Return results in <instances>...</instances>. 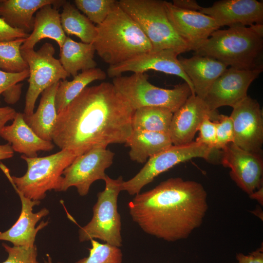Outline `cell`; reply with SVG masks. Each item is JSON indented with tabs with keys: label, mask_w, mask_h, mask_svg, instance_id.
Listing matches in <instances>:
<instances>
[{
	"label": "cell",
	"mask_w": 263,
	"mask_h": 263,
	"mask_svg": "<svg viewBox=\"0 0 263 263\" xmlns=\"http://www.w3.org/2000/svg\"><path fill=\"white\" fill-rule=\"evenodd\" d=\"M134 110L113 83L86 87L57 114L52 141L81 155L98 147L125 143Z\"/></svg>",
	"instance_id": "6da1fadb"
},
{
	"label": "cell",
	"mask_w": 263,
	"mask_h": 263,
	"mask_svg": "<svg viewBox=\"0 0 263 263\" xmlns=\"http://www.w3.org/2000/svg\"><path fill=\"white\" fill-rule=\"evenodd\" d=\"M208 207L203 185L180 177L137 194L128 204L134 222L147 234L167 242L188 238L203 223Z\"/></svg>",
	"instance_id": "7a4b0ae2"
},
{
	"label": "cell",
	"mask_w": 263,
	"mask_h": 263,
	"mask_svg": "<svg viewBox=\"0 0 263 263\" xmlns=\"http://www.w3.org/2000/svg\"><path fill=\"white\" fill-rule=\"evenodd\" d=\"M263 25L218 29L196 45L195 55L212 57L227 67L252 70L263 68Z\"/></svg>",
	"instance_id": "3957f363"
},
{
	"label": "cell",
	"mask_w": 263,
	"mask_h": 263,
	"mask_svg": "<svg viewBox=\"0 0 263 263\" xmlns=\"http://www.w3.org/2000/svg\"><path fill=\"white\" fill-rule=\"evenodd\" d=\"M93 43L95 51L109 66L152 51L151 45L138 24L117 3L101 24Z\"/></svg>",
	"instance_id": "277c9868"
},
{
	"label": "cell",
	"mask_w": 263,
	"mask_h": 263,
	"mask_svg": "<svg viewBox=\"0 0 263 263\" xmlns=\"http://www.w3.org/2000/svg\"><path fill=\"white\" fill-rule=\"evenodd\" d=\"M118 4L138 24L150 41L152 51L171 50L179 55L192 51L169 21L165 1L120 0Z\"/></svg>",
	"instance_id": "5b68a950"
},
{
	"label": "cell",
	"mask_w": 263,
	"mask_h": 263,
	"mask_svg": "<svg viewBox=\"0 0 263 263\" xmlns=\"http://www.w3.org/2000/svg\"><path fill=\"white\" fill-rule=\"evenodd\" d=\"M78 155L75 151L66 150L41 157L30 158L21 155V158L27 163V169L21 177L11 176L9 169L2 163H0V168L26 197L40 201L45 197L47 191H58L63 171Z\"/></svg>",
	"instance_id": "8992f818"
},
{
	"label": "cell",
	"mask_w": 263,
	"mask_h": 263,
	"mask_svg": "<svg viewBox=\"0 0 263 263\" xmlns=\"http://www.w3.org/2000/svg\"><path fill=\"white\" fill-rule=\"evenodd\" d=\"M112 83L134 111L141 107L153 106L166 108L174 113L192 94L186 82L176 85L171 89L161 88L150 83L146 73L121 75L113 78Z\"/></svg>",
	"instance_id": "52a82bcc"
},
{
	"label": "cell",
	"mask_w": 263,
	"mask_h": 263,
	"mask_svg": "<svg viewBox=\"0 0 263 263\" xmlns=\"http://www.w3.org/2000/svg\"><path fill=\"white\" fill-rule=\"evenodd\" d=\"M104 189L97 194L93 208V216L89 223L79 230L80 242L97 239L120 247L122 239L121 217L117 210L118 196L122 191L121 176L113 179L106 175Z\"/></svg>",
	"instance_id": "ba28073f"
},
{
	"label": "cell",
	"mask_w": 263,
	"mask_h": 263,
	"mask_svg": "<svg viewBox=\"0 0 263 263\" xmlns=\"http://www.w3.org/2000/svg\"><path fill=\"white\" fill-rule=\"evenodd\" d=\"M215 151L196 141L181 145H172L150 157L134 177L128 181H123L122 190L127 191L131 195H136L155 178L176 165L197 157L208 160Z\"/></svg>",
	"instance_id": "9c48e42d"
},
{
	"label": "cell",
	"mask_w": 263,
	"mask_h": 263,
	"mask_svg": "<svg viewBox=\"0 0 263 263\" xmlns=\"http://www.w3.org/2000/svg\"><path fill=\"white\" fill-rule=\"evenodd\" d=\"M55 50L50 43H44L36 51L34 49L21 50V54L28 66L29 87L25 96L24 113H34L39 95L48 87L69 76L59 60L54 56Z\"/></svg>",
	"instance_id": "30bf717a"
},
{
	"label": "cell",
	"mask_w": 263,
	"mask_h": 263,
	"mask_svg": "<svg viewBox=\"0 0 263 263\" xmlns=\"http://www.w3.org/2000/svg\"><path fill=\"white\" fill-rule=\"evenodd\" d=\"M114 156L104 147L94 148L78 155L63 171L58 191L75 187L80 196L86 195L94 182L105 179V170L113 164Z\"/></svg>",
	"instance_id": "8fae6325"
},
{
	"label": "cell",
	"mask_w": 263,
	"mask_h": 263,
	"mask_svg": "<svg viewBox=\"0 0 263 263\" xmlns=\"http://www.w3.org/2000/svg\"><path fill=\"white\" fill-rule=\"evenodd\" d=\"M231 118L234 131V143L241 149L262 154L263 119L256 100L247 96L233 107Z\"/></svg>",
	"instance_id": "7c38bea8"
},
{
	"label": "cell",
	"mask_w": 263,
	"mask_h": 263,
	"mask_svg": "<svg viewBox=\"0 0 263 263\" xmlns=\"http://www.w3.org/2000/svg\"><path fill=\"white\" fill-rule=\"evenodd\" d=\"M263 71V68L244 70L230 67L215 81L204 100L211 110L222 106L233 107L247 95L251 83Z\"/></svg>",
	"instance_id": "4fadbf2b"
},
{
	"label": "cell",
	"mask_w": 263,
	"mask_h": 263,
	"mask_svg": "<svg viewBox=\"0 0 263 263\" xmlns=\"http://www.w3.org/2000/svg\"><path fill=\"white\" fill-rule=\"evenodd\" d=\"M221 162L230 169V176L248 195L263 187L262 154L244 150L233 143L222 149Z\"/></svg>",
	"instance_id": "5bb4252c"
},
{
	"label": "cell",
	"mask_w": 263,
	"mask_h": 263,
	"mask_svg": "<svg viewBox=\"0 0 263 263\" xmlns=\"http://www.w3.org/2000/svg\"><path fill=\"white\" fill-rule=\"evenodd\" d=\"M178 55L171 50L142 53L121 63L109 66L107 74L114 78L126 72L145 73L149 70L158 71L181 77L189 86L192 94H195L193 85L177 58Z\"/></svg>",
	"instance_id": "9a60e30c"
},
{
	"label": "cell",
	"mask_w": 263,
	"mask_h": 263,
	"mask_svg": "<svg viewBox=\"0 0 263 263\" xmlns=\"http://www.w3.org/2000/svg\"><path fill=\"white\" fill-rule=\"evenodd\" d=\"M220 115L217 110H210L203 99L191 94L173 114L169 130L173 145H181L193 141L199 126L206 116L216 121Z\"/></svg>",
	"instance_id": "2e32d148"
},
{
	"label": "cell",
	"mask_w": 263,
	"mask_h": 263,
	"mask_svg": "<svg viewBox=\"0 0 263 263\" xmlns=\"http://www.w3.org/2000/svg\"><path fill=\"white\" fill-rule=\"evenodd\" d=\"M200 12L212 18L218 25L249 26L263 22V2L256 0H221Z\"/></svg>",
	"instance_id": "e0dca14e"
},
{
	"label": "cell",
	"mask_w": 263,
	"mask_h": 263,
	"mask_svg": "<svg viewBox=\"0 0 263 263\" xmlns=\"http://www.w3.org/2000/svg\"><path fill=\"white\" fill-rule=\"evenodd\" d=\"M167 15L175 31L193 48L220 28L211 17L199 11L186 10L165 1Z\"/></svg>",
	"instance_id": "ac0fdd59"
},
{
	"label": "cell",
	"mask_w": 263,
	"mask_h": 263,
	"mask_svg": "<svg viewBox=\"0 0 263 263\" xmlns=\"http://www.w3.org/2000/svg\"><path fill=\"white\" fill-rule=\"evenodd\" d=\"M9 181L20 198L21 209L18 220L13 226L4 232H0V240L9 241L14 246H34L37 233L46 226L48 222L41 221L37 227L35 226L49 211L47 208H43L38 212H33V207L39 205L40 201L27 198L11 181Z\"/></svg>",
	"instance_id": "d6986e66"
},
{
	"label": "cell",
	"mask_w": 263,
	"mask_h": 263,
	"mask_svg": "<svg viewBox=\"0 0 263 263\" xmlns=\"http://www.w3.org/2000/svg\"><path fill=\"white\" fill-rule=\"evenodd\" d=\"M0 137L8 142L14 151L30 158L38 157V151H49L55 147L52 141L37 135L25 122L21 113L17 112L13 123L3 127Z\"/></svg>",
	"instance_id": "ffe728a7"
},
{
	"label": "cell",
	"mask_w": 263,
	"mask_h": 263,
	"mask_svg": "<svg viewBox=\"0 0 263 263\" xmlns=\"http://www.w3.org/2000/svg\"><path fill=\"white\" fill-rule=\"evenodd\" d=\"M179 60L193 85L195 95L203 100L213 83L227 68L223 63L207 56L194 55Z\"/></svg>",
	"instance_id": "44dd1931"
},
{
	"label": "cell",
	"mask_w": 263,
	"mask_h": 263,
	"mask_svg": "<svg viewBox=\"0 0 263 263\" xmlns=\"http://www.w3.org/2000/svg\"><path fill=\"white\" fill-rule=\"evenodd\" d=\"M66 0H0V17L11 27L27 34L33 31L34 13L44 5L51 4L57 8Z\"/></svg>",
	"instance_id": "7402d4cb"
},
{
	"label": "cell",
	"mask_w": 263,
	"mask_h": 263,
	"mask_svg": "<svg viewBox=\"0 0 263 263\" xmlns=\"http://www.w3.org/2000/svg\"><path fill=\"white\" fill-rule=\"evenodd\" d=\"M66 37L59 11L52 5L47 4L36 12L32 32L25 39L20 50L34 49L38 42L45 38L54 40L60 49Z\"/></svg>",
	"instance_id": "603a6c76"
},
{
	"label": "cell",
	"mask_w": 263,
	"mask_h": 263,
	"mask_svg": "<svg viewBox=\"0 0 263 263\" xmlns=\"http://www.w3.org/2000/svg\"><path fill=\"white\" fill-rule=\"evenodd\" d=\"M59 82L48 87L42 92L39 104L36 112L30 115L23 113L24 120L27 125L37 135L46 141H52L53 131L57 115L55 98Z\"/></svg>",
	"instance_id": "cb8c5ba5"
},
{
	"label": "cell",
	"mask_w": 263,
	"mask_h": 263,
	"mask_svg": "<svg viewBox=\"0 0 263 263\" xmlns=\"http://www.w3.org/2000/svg\"><path fill=\"white\" fill-rule=\"evenodd\" d=\"M125 144L131 159L141 164L173 145L169 133L134 130Z\"/></svg>",
	"instance_id": "d4e9b609"
},
{
	"label": "cell",
	"mask_w": 263,
	"mask_h": 263,
	"mask_svg": "<svg viewBox=\"0 0 263 263\" xmlns=\"http://www.w3.org/2000/svg\"><path fill=\"white\" fill-rule=\"evenodd\" d=\"M59 61L68 75L75 77L82 71L96 68L93 43L76 42L67 37L60 49Z\"/></svg>",
	"instance_id": "484cf974"
},
{
	"label": "cell",
	"mask_w": 263,
	"mask_h": 263,
	"mask_svg": "<svg viewBox=\"0 0 263 263\" xmlns=\"http://www.w3.org/2000/svg\"><path fill=\"white\" fill-rule=\"evenodd\" d=\"M99 68L82 71L71 81L60 80L56 94L55 105L57 114L64 110L90 83L106 78Z\"/></svg>",
	"instance_id": "4316f807"
},
{
	"label": "cell",
	"mask_w": 263,
	"mask_h": 263,
	"mask_svg": "<svg viewBox=\"0 0 263 263\" xmlns=\"http://www.w3.org/2000/svg\"><path fill=\"white\" fill-rule=\"evenodd\" d=\"M62 7L60 21L65 33L76 36L82 42L93 43L97 35L96 26L70 2L65 1Z\"/></svg>",
	"instance_id": "83f0119b"
},
{
	"label": "cell",
	"mask_w": 263,
	"mask_h": 263,
	"mask_svg": "<svg viewBox=\"0 0 263 263\" xmlns=\"http://www.w3.org/2000/svg\"><path fill=\"white\" fill-rule=\"evenodd\" d=\"M173 113L161 107H144L134 110L132 118V130L169 133Z\"/></svg>",
	"instance_id": "f1b7e54d"
},
{
	"label": "cell",
	"mask_w": 263,
	"mask_h": 263,
	"mask_svg": "<svg viewBox=\"0 0 263 263\" xmlns=\"http://www.w3.org/2000/svg\"><path fill=\"white\" fill-rule=\"evenodd\" d=\"M26 38L0 42V70L17 73L28 69L21 54L20 48Z\"/></svg>",
	"instance_id": "f546056e"
},
{
	"label": "cell",
	"mask_w": 263,
	"mask_h": 263,
	"mask_svg": "<svg viewBox=\"0 0 263 263\" xmlns=\"http://www.w3.org/2000/svg\"><path fill=\"white\" fill-rule=\"evenodd\" d=\"M90 241L89 256L75 263H122L123 255L119 247L100 243L95 239Z\"/></svg>",
	"instance_id": "4dcf8cb0"
},
{
	"label": "cell",
	"mask_w": 263,
	"mask_h": 263,
	"mask_svg": "<svg viewBox=\"0 0 263 263\" xmlns=\"http://www.w3.org/2000/svg\"><path fill=\"white\" fill-rule=\"evenodd\" d=\"M115 0H75V7L96 25L101 24L117 3Z\"/></svg>",
	"instance_id": "1f68e13d"
},
{
	"label": "cell",
	"mask_w": 263,
	"mask_h": 263,
	"mask_svg": "<svg viewBox=\"0 0 263 263\" xmlns=\"http://www.w3.org/2000/svg\"><path fill=\"white\" fill-rule=\"evenodd\" d=\"M2 245L8 253L6 260L0 263H38L37 260L38 251L36 246H10L5 243Z\"/></svg>",
	"instance_id": "d6a6232c"
},
{
	"label": "cell",
	"mask_w": 263,
	"mask_h": 263,
	"mask_svg": "<svg viewBox=\"0 0 263 263\" xmlns=\"http://www.w3.org/2000/svg\"><path fill=\"white\" fill-rule=\"evenodd\" d=\"M216 124V141L215 149L222 150L227 145L234 142V131L230 116L220 114Z\"/></svg>",
	"instance_id": "836d02e7"
},
{
	"label": "cell",
	"mask_w": 263,
	"mask_h": 263,
	"mask_svg": "<svg viewBox=\"0 0 263 263\" xmlns=\"http://www.w3.org/2000/svg\"><path fill=\"white\" fill-rule=\"evenodd\" d=\"M198 137L196 142L203 144L212 150H215L216 141V128L215 122L211 118L206 116L199 126Z\"/></svg>",
	"instance_id": "e575fe53"
},
{
	"label": "cell",
	"mask_w": 263,
	"mask_h": 263,
	"mask_svg": "<svg viewBox=\"0 0 263 263\" xmlns=\"http://www.w3.org/2000/svg\"><path fill=\"white\" fill-rule=\"evenodd\" d=\"M29 70L20 73H8L0 70V95L29 77Z\"/></svg>",
	"instance_id": "d590c367"
},
{
	"label": "cell",
	"mask_w": 263,
	"mask_h": 263,
	"mask_svg": "<svg viewBox=\"0 0 263 263\" xmlns=\"http://www.w3.org/2000/svg\"><path fill=\"white\" fill-rule=\"evenodd\" d=\"M29 34L20 29L11 27L0 17V42L8 41L20 38H26Z\"/></svg>",
	"instance_id": "8d00e7d4"
},
{
	"label": "cell",
	"mask_w": 263,
	"mask_h": 263,
	"mask_svg": "<svg viewBox=\"0 0 263 263\" xmlns=\"http://www.w3.org/2000/svg\"><path fill=\"white\" fill-rule=\"evenodd\" d=\"M236 258L238 262L235 263H263V246L262 245L246 255L237 253Z\"/></svg>",
	"instance_id": "74e56055"
},
{
	"label": "cell",
	"mask_w": 263,
	"mask_h": 263,
	"mask_svg": "<svg viewBox=\"0 0 263 263\" xmlns=\"http://www.w3.org/2000/svg\"><path fill=\"white\" fill-rule=\"evenodd\" d=\"M22 86V84L19 83L3 93L2 94L5 101L11 104L16 103L20 97Z\"/></svg>",
	"instance_id": "f35d334b"
},
{
	"label": "cell",
	"mask_w": 263,
	"mask_h": 263,
	"mask_svg": "<svg viewBox=\"0 0 263 263\" xmlns=\"http://www.w3.org/2000/svg\"><path fill=\"white\" fill-rule=\"evenodd\" d=\"M17 112L10 107H0V134L6 123L14 119Z\"/></svg>",
	"instance_id": "ab89813d"
},
{
	"label": "cell",
	"mask_w": 263,
	"mask_h": 263,
	"mask_svg": "<svg viewBox=\"0 0 263 263\" xmlns=\"http://www.w3.org/2000/svg\"><path fill=\"white\" fill-rule=\"evenodd\" d=\"M172 3L180 8L192 11H199L202 7L193 0H174Z\"/></svg>",
	"instance_id": "60d3db41"
},
{
	"label": "cell",
	"mask_w": 263,
	"mask_h": 263,
	"mask_svg": "<svg viewBox=\"0 0 263 263\" xmlns=\"http://www.w3.org/2000/svg\"><path fill=\"white\" fill-rule=\"evenodd\" d=\"M14 152V151L9 143L0 145V160L12 157Z\"/></svg>",
	"instance_id": "b9f144b4"
},
{
	"label": "cell",
	"mask_w": 263,
	"mask_h": 263,
	"mask_svg": "<svg viewBox=\"0 0 263 263\" xmlns=\"http://www.w3.org/2000/svg\"><path fill=\"white\" fill-rule=\"evenodd\" d=\"M263 187L253 192L252 194L249 195L251 199L257 200L261 205H263Z\"/></svg>",
	"instance_id": "7bdbcfd3"
},
{
	"label": "cell",
	"mask_w": 263,
	"mask_h": 263,
	"mask_svg": "<svg viewBox=\"0 0 263 263\" xmlns=\"http://www.w3.org/2000/svg\"><path fill=\"white\" fill-rule=\"evenodd\" d=\"M47 259L44 260V263H52V259L49 254H47Z\"/></svg>",
	"instance_id": "ee69618b"
}]
</instances>
